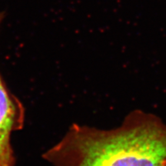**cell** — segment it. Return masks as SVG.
Instances as JSON below:
<instances>
[{"instance_id": "1", "label": "cell", "mask_w": 166, "mask_h": 166, "mask_svg": "<svg viewBox=\"0 0 166 166\" xmlns=\"http://www.w3.org/2000/svg\"><path fill=\"white\" fill-rule=\"evenodd\" d=\"M43 158L54 166H166V124L143 111L111 129L73 124Z\"/></svg>"}, {"instance_id": "2", "label": "cell", "mask_w": 166, "mask_h": 166, "mask_svg": "<svg viewBox=\"0 0 166 166\" xmlns=\"http://www.w3.org/2000/svg\"><path fill=\"white\" fill-rule=\"evenodd\" d=\"M5 13L0 12V27ZM25 109L19 98L9 90L0 72V166H15L11 143L15 131L22 129Z\"/></svg>"}]
</instances>
